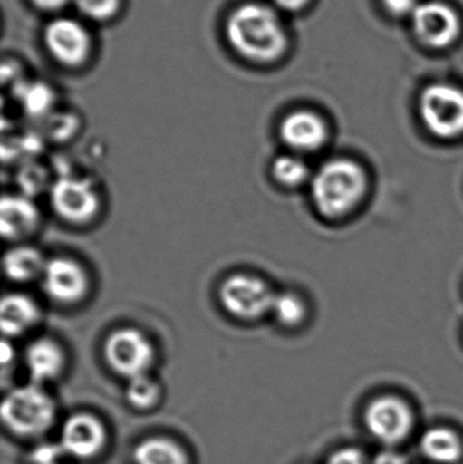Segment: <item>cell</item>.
Wrapping results in <instances>:
<instances>
[{
  "mask_svg": "<svg viewBox=\"0 0 463 464\" xmlns=\"http://www.w3.org/2000/svg\"><path fill=\"white\" fill-rule=\"evenodd\" d=\"M367 187L366 171L348 158L323 163L310 181L313 203L329 219L351 214L366 196Z\"/></svg>",
  "mask_w": 463,
  "mask_h": 464,
  "instance_id": "cell-1",
  "label": "cell"
},
{
  "mask_svg": "<svg viewBox=\"0 0 463 464\" xmlns=\"http://www.w3.org/2000/svg\"><path fill=\"white\" fill-rule=\"evenodd\" d=\"M227 37L246 59L271 62L285 52L287 38L279 16L266 5H242L228 19Z\"/></svg>",
  "mask_w": 463,
  "mask_h": 464,
  "instance_id": "cell-2",
  "label": "cell"
},
{
  "mask_svg": "<svg viewBox=\"0 0 463 464\" xmlns=\"http://www.w3.org/2000/svg\"><path fill=\"white\" fill-rule=\"evenodd\" d=\"M3 422L13 432L34 436L45 432L54 417L52 398L38 384L13 390L2 403Z\"/></svg>",
  "mask_w": 463,
  "mask_h": 464,
  "instance_id": "cell-3",
  "label": "cell"
},
{
  "mask_svg": "<svg viewBox=\"0 0 463 464\" xmlns=\"http://www.w3.org/2000/svg\"><path fill=\"white\" fill-rule=\"evenodd\" d=\"M276 294L265 280L247 273L228 276L219 288L226 313L242 322H255L272 313Z\"/></svg>",
  "mask_w": 463,
  "mask_h": 464,
  "instance_id": "cell-4",
  "label": "cell"
},
{
  "mask_svg": "<svg viewBox=\"0 0 463 464\" xmlns=\"http://www.w3.org/2000/svg\"><path fill=\"white\" fill-rule=\"evenodd\" d=\"M103 357L111 371L130 381L149 373L154 364L155 349L143 332L135 327H122L106 338Z\"/></svg>",
  "mask_w": 463,
  "mask_h": 464,
  "instance_id": "cell-5",
  "label": "cell"
},
{
  "mask_svg": "<svg viewBox=\"0 0 463 464\" xmlns=\"http://www.w3.org/2000/svg\"><path fill=\"white\" fill-rule=\"evenodd\" d=\"M420 116L427 130L439 139L463 135V92L450 84H431L420 98Z\"/></svg>",
  "mask_w": 463,
  "mask_h": 464,
  "instance_id": "cell-6",
  "label": "cell"
},
{
  "mask_svg": "<svg viewBox=\"0 0 463 464\" xmlns=\"http://www.w3.org/2000/svg\"><path fill=\"white\" fill-rule=\"evenodd\" d=\"M49 198L54 214L70 225H89L100 214V195L87 179L62 177L52 185Z\"/></svg>",
  "mask_w": 463,
  "mask_h": 464,
  "instance_id": "cell-7",
  "label": "cell"
},
{
  "mask_svg": "<svg viewBox=\"0 0 463 464\" xmlns=\"http://www.w3.org/2000/svg\"><path fill=\"white\" fill-rule=\"evenodd\" d=\"M41 280L46 296L59 304H76L90 291V277L86 267L70 256L49 259Z\"/></svg>",
  "mask_w": 463,
  "mask_h": 464,
  "instance_id": "cell-8",
  "label": "cell"
},
{
  "mask_svg": "<svg viewBox=\"0 0 463 464\" xmlns=\"http://www.w3.org/2000/svg\"><path fill=\"white\" fill-rule=\"evenodd\" d=\"M366 424L371 435L378 440L386 444L400 443L412 430V411L399 398H378L367 409Z\"/></svg>",
  "mask_w": 463,
  "mask_h": 464,
  "instance_id": "cell-9",
  "label": "cell"
},
{
  "mask_svg": "<svg viewBox=\"0 0 463 464\" xmlns=\"http://www.w3.org/2000/svg\"><path fill=\"white\" fill-rule=\"evenodd\" d=\"M416 34L426 45L445 48L459 33V19L456 11L439 2L424 3L413 13Z\"/></svg>",
  "mask_w": 463,
  "mask_h": 464,
  "instance_id": "cell-10",
  "label": "cell"
},
{
  "mask_svg": "<svg viewBox=\"0 0 463 464\" xmlns=\"http://www.w3.org/2000/svg\"><path fill=\"white\" fill-rule=\"evenodd\" d=\"M49 52L65 65H78L86 60L90 37L86 29L73 19L60 18L51 22L45 30Z\"/></svg>",
  "mask_w": 463,
  "mask_h": 464,
  "instance_id": "cell-11",
  "label": "cell"
},
{
  "mask_svg": "<svg viewBox=\"0 0 463 464\" xmlns=\"http://www.w3.org/2000/svg\"><path fill=\"white\" fill-rule=\"evenodd\" d=\"M283 143L299 154L315 152L328 140V127L318 114L298 111L288 114L280 125Z\"/></svg>",
  "mask_w": 463,
  "mask_h": 464,
  "instance_id": "cell-12",
  "label": "cell"
},
{
  "mask_svg": "<svg viewBox=\"0 0 463 464\" xmlns=\"http://www.w3.org/2000/svg\"><path fill=\"white\" fill-rule=\"evenodd\" d=\"M105 430L95 417L76 414L71 417L62 432L63 451L76 458H92L102 449Z\"/></svg>",
  "mask_w": 463,
  "mask_h": 464,
  "instance_id": "cell-13",
  "label": "cell"
},
{
  "mask_svg": "<svg viewBox=\"0 0 463 464\" xmlns=\"http://www.w3.org/2000/svg\"><path fill=\"white\" fill-rule=\"evenodd\" d=\"M40 226V211L35 204L22 196H5L0 204V231L10 242L29 237Z\"/></svg>",
  "mask_w": 463,
  "mask_h": 464,
  "instance_id": "cell-14",
  "label": "cell"
},
{
  "mask_svg": "<svg viewBox=\"0 0 463 464\" xmlns=\"http://www.w3.org/2000/svg\"><path fill=\"white\" fill-rule=\"evenodd\" d=\"M24 362L34 384L53 381L62 373L65 354L57 341L48 337L37 338L27 346Z\"/></svg>",
  "mask_w": 463,
  "mask_h": 464,
  "instance_id": "cell-15",
  "label": "cell"
},
{
  "mask_svg": "<svg viewBox=\"0 0 463 464\" xmlns=\"http://www.w3.org/2000/svg\"><path fill=\"white\" fill-rule=\"evenodd\" d=\"M41 311L37 303L24 294H10L0 304V329L8 338L19 337L40 322Z\"/></svg>",
  "mask_w": 463,
  "mask_h": 464,
  "instance_id": "cell-16",
  "label": "cell"
},
{
  "mask_svg": "<svg viewBox=\"0 0 463 464\" xmlns=\"http://www.w3.org/2000/svg\"><path fill=\"white\" fill-rule=\"evenodd\" d=\"M46 259L32 246H15L5 254L3 267L8 280L24 284L43 277Z\"/></svg>",
  "mask_w": 463,
  "mask_h": 464,
  "instance_id": "cell-17",
  "label": "cell"
},
{
  "mask_svg": "<svg viewBox=\"0 0 463 464\" xmlns=\"http://www.w3.org/2000/svg\"><path fill=\"white\" fill-rule=\"evenodd\" d=\"M421 451L434 462L451 464L461 457V441L450 430L435 428L421 439Z\"/></svg>",
  "mask_w": 463,
  "mask_h": 464,
  "instance_id": "cell-18",
  "label": "cell"
},
{
  "mask_svg": "<svg viewBox=\"0 0 463 464\" xmlns=\"http://www.w3.org/2000/svg\"><path fill=\"white\" fill-rule=\"evenodd\" d=\"M136 464H188L184 451L168 439H149L136 447Z\"/></svg>",
  "mask_w": 463,
  "mask_h": 464,
  "instance_id": "cell-19",
  "label": "cell"
},
{
  "mask_svg": "<svg viewBox=\"0 0 463 464\" xmlns=\"http://www.w3.org/2000/svg\"><path fill=\"white\" fill-rule=\"evenodd\" d=\"M272 177L280 187L294 189L312 181V171L304 158L298 155H280L272 163Z\"/></svg>",
  "mask_w": 463,
  "mask_h": 464,
  "instance_id": "cell-20",
  "label": "cell"
},
{
  "mask_svg": "<svg viewBox=\"0 0 463 464\" xmlns=\"http://www.w3.org/2000/svg\"><path fill=\"white\" fill-rule=\"evenodd\" d=\"M14 92L21 101L24 111L32 117L48 116L54 102L52 90L40 82H16Z\"/></svg>",
  "mask_w": 463,
  "mask_h": 464,
  "instance_id": "cell-21",
  "label": "cell"
},
{
  "mask_svg": "<svg viewBox=\"0 0 463 464\" xmlns=\"http://www.w3.org/2000/svg\"><path fill=\"white\" fill-rule=\"evenodd\" d=\"M272 314L276 321L285 327H296L304 324L307 315L304 300L294 292L276 294L272 305Z\"/></svg>",
  "mask_w": 463,
  "mask_h": 464,
  "instance_id": "cell-22",
  "label": "cell"
},
{
  "mask_svg": "<svg viewBox=\"0 0 463 464\" xmlns=\"http://www.w3.org/2000/svg\"><path fill=\"white\" fill-rule=\"evenodd\" d=\"M159 386L157 382L147 375L130 379L127 389V398L130 405L138 409H149L157 402L159 398Z\"/></svg>",
  "mask_w": 463,
  "mask_h": 464,
  "instance_id": "cell-23",
  "label": "cell"
},
{
  "mask_svg": "<svg viewBox=\"0 0 463 464\" xmlns=\"http://www.w3.org/2000/svg\"><path fill=\"white\" fill-rule=\"evenodd\" d=\"M76 5L87 18L102 21L116 13L119 0H76Z\"/></svg>",
  "mask_w": 463,
  "mask_h": 464,
  "instance_id": "cell-24",
  "label": "cell"
},
{
  "mask_svg": "<svg viewBox=\"0 0 463 464\" xmlns=\"http://www.w3.org/2000/svg\"><path fill=\"white\" fill-rule=\"evenodd\" d=\"M62 446H41L33 452L34 464H56L57 458L63 454Z\"/></svg>",
  "mask_w": 463,
  "mask_h": 464,
  "instance_id": "cell-25",
  "label": "cell"
},
{
  "mask_svg": "<svg viewBox=\"0 0 463 464\" xmlns=\"http://www.w3.org/2000/svg\"><path fill=\"white\" fill-rule=\"evenodd\" d=\"M326 464H364V458L359 450L344 449L334 452Z\"/></svg>",
  "mask_w": 463,
  "mask_h": 464,
  "instance_id": "cell-26",
  "label": "cell"
},
{
  "mask_svg": "<svg viewBox=\"0 0 463 464\" xmlns=\"http://www.w3.org/2000/svg\"><path fill=\"white\" fill-rule=\"evenodd\" d=\"M52 135H60L62 138H67L71 130H75V117L72 116H56L52 119Z\"/></svg>",
  "mask_w": 463,
  "mask_h": 464,
  "instance_id": "cell-27",
  "label": "cell"
},
{
  "mask_svg": "<svg viewBox=\"0 0 463 464\" xmlns=\"http://www.w3.org/2000/svg\"><path fill=\"white\" fill-rule=\"evenodd\" d=\"M383 3H385V7L397 16L413 14L418 8L416 0H383Z\"/></svg>",
  "mask_w": 463,
  "mask_h": 464,
  "instance_id": "cell-28",
  "label": "cell"
},
{
  "mask_svg": "<svg viewBox=\"0 0 463 464\" xmlns=\"http://www.w3.org/2000/svg\"><path fill=\"white\" fill-rule=\"evenodd\" d=\"M372 464H407L401 455L393 451L381 452L375 457Z\"/></svg>",
  "mask_w": 463,
  "mask_h": 464,
  "instance_id": "cell-29",
  "label": "cell"
},
{
  "mask_svg": "<svg viewBox=\"0 0 463 464\" xmlns=\"http://www.w3.org/2000/svg\"><path fill=\"white\" fill-rule=\"evenodd\" d=\"M38 7L45 8V10H56V8L64 5L68 0H33Z\"/></svg>",
  "mask_w": 463,
  "mask_h": 464,
  "instance_id": "cell-30",
  "label": "cell"
},
{
  "mask_svg": "<svg viewBox=\"0 0 463 464\" xmlns=\"http://www.w3.org/2000/svg\"><path fill=\"white\" fill-rule=\"evenodd\" d=\"M280 7L285 10H298V8L304 7L306 5L307 0H275Z\"/></svg>",
  "mask_w": 463,
  "mask_h": 464,
  "instance_id": "cell-31",
  "label": "cell"
},
{
  "mask_svg": "<svg viewBox=\"0 0 463 464\" xmlns=\"http://www.w3.org/2000/svg\"><path fill=\"white\" fill-rule=\"evenodd\" d=\"M14 360V349L13 346L8 343V341H3L2 343V362L3 365H7V362H13Z\"/></svg>",
  "mask_w": 463,
  "mask_h": 464,
  "instance_id": "cell-32",
  "label": "cell"
}]
</instances>
